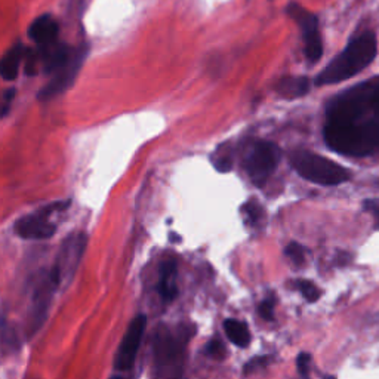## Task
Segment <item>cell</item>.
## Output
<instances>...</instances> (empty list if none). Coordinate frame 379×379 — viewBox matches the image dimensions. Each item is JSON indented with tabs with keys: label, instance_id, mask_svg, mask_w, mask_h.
Segmentation results:
<instances>
[{
	"label": "cell",
	"instance_id": "cell-1",
	"mask_svg": "<svg viewBox=\"0 0 379 379\" xmlns=\"http://www.w3.org/2000/svg\"><path fill=\"white\" fill-rule=\"evenodd\" d=\"M190 331L184 326H160L153 341L151 379H183Z\"/></svg>",
	"mask_w": 379,
	"mask_h": 379
},
{
	"label": "cell",
	"instance_id": "cell-2",
	"mask_svg": "<svg viewBox=\"0 0 379 379\" xmlns=\"http://www.w3.org/2000/svg\"><path fill=\"white\" fill-rule=\"evenodd\" d=\"M324 141L336 153L367 156L379 151V123L326 122Z\"/></svg>",
	"mask_w": 379,
	"mask_h": 379
},
{
	"label": "cell",
	"instance_id": "cell-3",
	"mask_svg": "<svg viewBox=\"0 0 379 379\" xmlns=\"http://www.w3.org/2000/svg\"><path fill=\"white\" fill-rule=\"evenodd\" d=\"M376 37L372 33H364L355 37L341 54L329 62L320 75L315 77V85H335L353 77L364 70L376 57Z\"/></svg>",
	"mask_w": 379,
	"mask_h": 379
},
{
	"label": "cell",
	"instance_id": "cell-4",
	"mask_svg": "<svg viewBox=\"0 0 379 379\" xmlns=\"http://www.w3.org/2000/svg\"><path fill=\"white\" fill-rule=\"evenodd\" d=\"M289 160L304 180L320 185H340L350 178L345 167L311 151H293Z\"/></svg>",
	"mask_w": 379,
	"mask_h": 379
},
{
	"label": "cell",
	"instance_id": "cell-5",
	"mask_svg": "<svg viewBox=\"0 0 379 379\" xmlns=\"http://www.w3.org/2000/svg\"><path fill=\"white\" fill-rule=\"evenodd\" d=\"M85 248H86V236L83 233L68 236L64 240V243H62L59 249L55 264L49 271V275L57 283L58 289L61 286H67V284L71 281L73 276H75V272L80 264L82 257L83 254H85Z\"/></svg>",
	"mask_w": 379,
	"mask_h": 379
},
{
	"label": "cell",
	"instance_id": "cell-6",
	"mask_svg": "<svg viewBox=\"0 0 379 379\" xmlns=\"http://www.w3.org/2000/svg\"><path fill=\"white\" fill-rule=\"evenodd\" d=\"M280 157V149L270 141H258L252 145L245 160V169L250 181L258 187L264 185L271 174L276 171Z\"/></svg>",
	"mask_w": 379,
	"mask_h": 379
},
{
	"label": "cell",
	"instance_id": "cell-7",
	"mask_svg": "<svg viewBox=\"0 0 379 379\" xmlns=\"http://www.w3.org/2000/svg\"><path fill=\"white\" fill-rule=\"evenodd\" d=\"M70 206V202H57L54 205L45 206L39 212L23 216L15 224V233L21 239L27 240H45L55 234L57 225L52 223L50 216L59 210H64Z\"/></svg>",
	"mask_w": 379,
	"mask_h": 379
},
{
	"label": "cell",
	"instance_id": "cell-8",
	"mask_svg": "<svg viewBox=\"0 0 379 379\" xmlns=\"http://www.w3.org/2000/svg\"><path fill=\"white\" fill-rule=\"evenodd\" d=\"M86 55H88V48L85 45H82L77 49H73V54L68 58V61L55 71L54 79H52L48 85L41 88L37 98L40 101H48L50 98L57 97V95L62 93L66 89H68L73 85V82H75L76 76L79 75Z\"/></svg>",
	"mask_w": 379,
	"mask_h": 379
},
{
	"label": "cell",
	"instance_id": "cell-9",
	"mask_svg": "<svg viewBox=\"0 0 379 379\" xmlns=\"http://www.w3.org/2000/svg\"><path fill=\"white\" fill-rule=\"evenodd\" d=\"M288 14L297 21V24L302 30L305 57H307L310 62H317L323 55V44L319 31L317 18L298 3H290L288 6Z\"/></svg>",
	"mask_w": 379,
	"mask_h": 379
},
{
	"label": "cell",
	"instance_id": "cell-10",
	"mask_svg": "<svg viewBox=\"0 0 379 379\" xmlns=\"http://www.w3.org/2000/svg\"><path fill=\"white\" fill-rule=\"evenodd\" d=\"M147 329V317L144 314L136 315L126 329V333L122 340V344L115 354L114 367L118 371H129L135 364L136 355H138L140 346L142 342V336Z\"/></svg>",
	"mask_w": 379,
	"mask_h": 379
},
{
	"label": "cell",
	"instance_id": "cell-11",
	"mask_svg": "<svg viewBox=\"0 0 379 379\" xmlns=\"http://www.w3.org/2000/svg\"><path fill=\"white\" fill-rule=\"evenodd\" d=\"M28 36L40 46L54 44L58 37V23L50 15H41L31 23Z\"/></svg>",
	"mask_w": 379,
	"mask_h": 379
},
{
	"label": "cell",
	"instance_id": "cell-12",
	"mask_svg": "<svg viewBox=\"0 0 379 379\" xmlns=\"http://www.w3.org/2000/svg\"><path fill=\"white\" fill-rule=\"evenodd\" d=\"M159 293L165 302H172L178 293L176 288V262L167 259L160 266L159 276Z\"/></svg>",
	"mask_w": 379,
	"mask_h": 379
},
{
	"label": "cell",
	"instance_id": "cell-13",
	"mask_svg": "<svg viewBox=\"0 0 379 379\" xmlns=\"http://www.w3.org/2000/svg\"><path fill=\"white\" fill-rule=\"evenodd\" d=\"M275 91L284 100H297L307 95L310 91V80L307 77H283L280 79Z\"/></svg>",
	"mask_w": 379,
	"mask_h": 379
},
{
	"label": "cell",
	"instance_id": "cell-14",
	"mask_svg": "<svg viewBox=\"0 0 379 379\" xmlns=\"http://www.w3.org/2000/svg\"><path fill=\"white\" fill-rule=\"evenodd\" d=\"M24 49L23 45L17 44L15 46L10 48L5 57L2 58V64H0V75L5 80H15L19 71L21 66V59L24 58Z\"/></svg>",
	"mask_w": 379,
	"mask_h": 379
},
{
	"label": "cell",
	"instance_id": "cell-15",
	"mask_svg": "<svg viewBox=\"0 0 379 379\" xmlns=\"http://www.w3.org/2000/svg\"><path fill=\"white\" fill-rule=\"evenodd\" d=\"M224 331L230 342H233L234 345L240 346V349H246L249 345L250 332L243 322L228 319L224 322Z\"/></svg>",
	"mask_w": 379,
	"mask_h": 379
},
{
	"label": "cell",
	"instance_id": "cell-16",
	"mask_svg": "<svg viewBox=\"0 0 379 379\" xmlns=\"http://www.w3.org/2000/svg\"><path fill=\"white\" fill-rule=\"evenodd\" d=\"M297 288L299 289V292L304 295V298L307 299L308 302H315L320 298V290L313 281L298 280L297 281Z\"/></svg>",
	"mask_w": 379,
	"mask_h": 379
},
{
	"label": "cell",
	"instance_id": "cell-17",
	"mask_svg": "<svg viewBox=\"0 0 379 379\" xmlns=\"http://www.w3.org/2000/svg\"><path fill=\"white\" fill-rule=\"evenodd\" d=\"M286 257L293 262V264L297 266H302L305 262V249L299 245V243H289L286 246Z\"/></svg>",
	"mask_w": 379,
	"mask_h": 379
},
{
	"label": "cell",
	"instance_id": "cell-18",
	"mask_svg": "<svg viewBox=\"0 0 379 379\" xmlns=\"http://www.w3.org/2000/svg\"><path fill=\"white\" fill-rule=\"evenodd\" d=\"M243 214L248 219V223L250 225H255L258 221L261 219V214H262V209L261 206L254 202V200H252V202H248L245 206H243Z\"/></svg>",
	"mask_w": 379,
	"mask_h": 379
},
{
	"label": "cell",
	"instance_id": "cell-19",
	"mask_svg": "<svg viewBox=\"0 0 379 379\" xmlns=\"http://www.w3.org/2000/svg\"><path fill=\"white\" fill-rule=\"evenodd\" d=\"M214 165L219 172H223V174L230 172L231 167H233V157H231L228 153H223V154L215 157Z\"/></svg>",
	"mask_w": 379,
	"mask_h": 379
},
{
	"label": "cell",
	"instance_id": "cell-20",
	"mask_svg": "<svg viewBox=\"0 0 379 379\" xmlns=\"http://www.w3.org/2000/svg\"><path fill=\"white\" fill-rule=\"evenodd\" d=\"M206 354L214 357V359H224V355H225L224 345L221 344V341H218V340L210 341L206 346Z\"/></svg>",
	"mask_w": 379,
	"mask_h": 379
},
{
	"label": "cell",
	"instance_id": "cell-21",
	"mask_svg": "<svg viewBox=\"0 0 379 379\" xmlns=\"http://www.w3.org/2000/svg\"><path fill=\"white\" fill-rule=\"evenodd\" d=\"M36 61H37L36 52L31 49H27V54L24 55V66H26L24 68H26L27 76H33L36 73Z\"/></svg>",
	"mask_w": 379,
	"mask_h": 379
},
{
	"label": "cell",
	"instance_id": "cell-22",
	"mask_svg": "<svg viewBox=\"0 0 379 379\" xmlns=\"http://www.w3.org/2000/svg\"><path fill=\"white\" fill-rule=\"evenodd\" d=\"M310 354H299L298 360H297V366H298V371H299V375L302 376V379H307L308 378V372H310Z\"/></svg>",
	"mask_w": 379,
	"mask_h": 379
},
{
	"label": "cell",
	"instance_id": "cell-23",
	"mask_svg": "<svg viewBox=\"0 0 379 379\" xmlns=\"http://www.w3.org/2000/svg\"><path fill=\"white\" fill-rule=\"evenodd\" d=\"M259 314L266 320H272L275 319V305L271 301H264L259 305Z\"/></svg>",
	"mask_w": 379,
	"mask_h": 379
},
{
	"label": "cell",
	"instance_id": "cell-24",
	"mask_svg": "<svg viewBox=\"0 0 379 379\" xmlns=\"http://www.w3.org/2000/svg\"><path fill=\"white\" fill-rule=\"evenodd\" d=\"M14 97H15V89H9L8 92H5V95H3V107H2V114L3 115L8 114L9 105H10V102H12Z\"/></svg>",
	"mask_w": 379,
	"mask_h": 379
},
{
	"label": "cell",
	"instance_id": "cell-25",
	"mask_svg": "<svg viewBox=\"0 0 379 379\" xmlns=\"http://www.w3.org/2000/svg\"><path fill=\"white\" fill-rule=\"evenodd\" d=\"M367 102L372 105V109L379 115V88H376V91L371 95H367Z\"/></svg>",
	"mask_w": 379,
	"mask_h": 379
},
{
	"label": "cell",
	"instance_id": "cell-26",
	"mask_svg": "<svg viewBox=\"0 0 379 379\" xmlns=\"http://www.w3.org/2000/svg\"><path fill=\"white\" fill-rule=\"evenodd\" d=\"M266 363H267V359H266V357H258V359L252 360L250 363H248V364H246V369H245V372H246V373H248V372H252L254 369H257V367H261L262 364H266Z\"/></svg>",
	"mask_w": 379,
	"mask_h": 379
},
{
	"label": "cell",
	"instance_id": "cell-27",
	"mask_svg": "<svg viewBox=\"0 0 379 379\" xmlns=\"http://www.w3.org/2000/svg\"><path fill=\"white\" fill-rule=\"evenodd\" d=\"M111 379H123V378H120V376H113Z\"/></svg>",
	"mask_w": 379,
	"mask_h": 379
}]
</instances>
